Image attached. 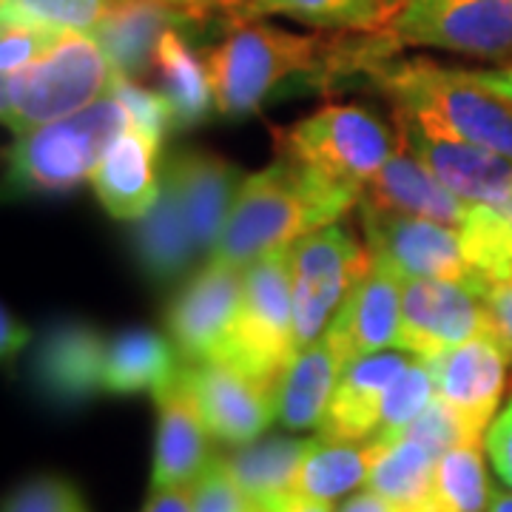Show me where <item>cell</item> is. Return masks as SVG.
Returning <instances> with one entry per match:
<instances>
[{
    "mask_svg": "<svg viewBox=\"0 0 512 512\" xmlns=\"http://www.w3.org/2000/svg\"><path fill=\"white\" fill-rule=\"evenodd\" d=\"M498 208H501V211H504V214H507V217H510V220H512V194H510V197H507V200L501 202Z\"/></svg>",
    "mask_w": 512,
    "mask_h": 512,
    "instance_id": "cell-50",
    "label": "cell"
},
{
    "mask_svg": "<svg viewBox=\"0 0 512 512\" xmlns=\"http://www.w3.org/2000/svg\"><path fill=\"white\" fill-rule=\"evenodd\" d=\"M114 0H3V23H35L60 32L94 35Z\"/></svg>",
    "mask_w": 512,
    "mask_h": 512,
    "instance_id": "cell-34",
    "label": "cell"
},
{
    "mask_svg": "<svg viewBox=\"0 0 512 512\" xmlns=\"http://www.w3.org/2000/svg\"><path fill=\"white\" fill-rule=\"evenodd\" d=\"M487 512H512V490H495L493 487Z\"/></svg>",
    "mask_w": 512,
    "mask_h": 512,
    "instance_id": "cell-49",
    "label": "cell"
},
{
    "mask_svg": "<svg viewBox=\"0 0 512 512\" xmlns=\"http://www.w3.org/2000/svg\"><path fill=\"white\" fill-rule=\"evenodd\" d=\"M106 348L109 342L89 325H57L37 350L35 379L40 390L57 404L86 402L106 390Z\"/></svg>",
    "mask_w": 512,
    "mask_h": 512,
    "instance_id": "cell-23",
    "label": "cell"
},
{
    "mask_svg": "<svg viewBox=\"0 0 512 512\" xmlns=\"http://www.w3.org/2000/svg\"><path fill=\"white\" fill-rule=\"evenodd\" d=\"M191 493L194 512H262L234 481L225 456L211 458L202 476L191 484Z\"/></svg>",
    "mask_w": 512,
    "mask_h": 512,
    "instance_id": "cell-38",
    "label": "cell"
},
{
    "mask_svg": "<svg viewBox=\"0 0 512 512\" xmlns=\"http://www.w3.org/2000/svg\"><path fill=\"white\" fill-rule=\"evenodd\" d=\"M339 512H399V510H396V507H390L382 495H376L367 490V493L353 495V498H350L348 504H345Z\"/></svg>",
    "mask_w": 512,
    "mask_h": 512,
    "instance_id": "cell-46",
    "label": "cell"
},
{
    "mask_svg": "<svg viewBox=\"0 0 512 512\" xmlns=\"http://www.w3.org/2000/svg\"><path fill=\"white\" fill-rule=\"evenodd\" d=\"M345 367L325 336L305 345L276 384V419L288 430H319Z\"/></svg>",
    "mask_w": 512,
    "mask_h": 512,
    "instance_id": "cell-24",
    "label": "cell"
},
{
    "mask_svg": "<svg viewBox=\"0 0 512 512\" xmlns=\"http://www.w3.org/2000/svg\"><path fill=\"white\" fill-rule=\"evenodd\" d=\"M373 265L399 279H444L484 285L464 259L458 228L379 208H359ZM490 288V285H487Z\"/></svg>",
    "mask_w": 512,
    "mask_h": 512,
    "instance_id": "cell-11",
    "label": "cell"
},
{
    "mask_svg": "<svg viewBox=\"0 0 512 512\" xmlns=\"http://www.w3.org/2000/svg\"><path fill=\"white\" fill-rule=\"evenodd\" d=\"M262 15H288L322 29H350V32H379L390 18L384 0H245L234 12L237 23Z\"/></svg>",
    "mask_w": 512,
    "mask_h": 512,
    "instance_id": "cell-31",
    "label": "cell"
},
{
    "mask_svg": "<svg viewBox=\"0 0 512 512\" xmlns=\"http://www.w3.org/2000/svg\"><path fill=\"white\" fill-rule=\"evenodd\" d=\"M393 49L430 46L473 57L512 55V0H404L379 32Z\"/></svg>",
    "mask_w": 512,
    "mask_h": 512,
    "instance_id": "cell-9",
    "label": "cell"
},
{
    "mask_svg": "<svg viewBox=\"0 0 512 512\" xmlns=\"http://www.w3.org/2000/svg\"><path fill=\"white\" fill-rule=\"evenodd\" d=\"M114 66L94 37L66 32L29 69L3 77V123L26 134L89 109L114 83Z\"/></svg>",
    "mask_w": 512,
    "mask_h": 512,
    "instance_id": "cell-4",
    "label": "cell"
},
{
    "mask_svg": "<svg viewBox=\"0 0 512 512\" xmlns=\"http://www.w3.org/2000/svg\"><path fill=\"white\" fill-rule=\"evenodd\" d=\"M154 74L160 80V94L168 100L174 126H197L214 109V92L208 69L188 49L180 29H168L154 52Z\"/></svg>",
    "mask_w": 512,
    "mask_h": 512,
    "instance_id": "cell-29",
    "label": "cell"
},
{
    "mask_svg": "<svg viewBox=\"0 0 512 512\" xmlns=\"http://www.w3.org/2000/svg\"><path fill=\"white\" fill-rule=\"evenodd\" d=\"M296 353L291 248H279L245 268L237 319L217 362H228L262 382L279 384Z\"/></svg>",
    "mask_w": 512,
    "mask_h": 512,
    "instance_id": "cell-7",
    "label": "cell"
},
{
    "mask_svg": "<svg viewBox=\"0 0 512 512\" xmlns=\"http://www.w3.org/2000/svg\"><path fill=\"white\" fill-rule=\"evenodd\" d=\"M402 279L384 268L365 276V282L350 293L345 308L325 330L333 350L350 365L379 350L402 348Z\"/></svg>",
    "mask_w": 512,
    "mask_h": 512,
    "instance_id": "cell-18",
    "label": "cell"
},
{
    "mask_svg": "<svg viewBox=\"0 0 512 512\" xmlns=\"http://www.w3.org/2000/svg\"><path fill=\"white\" fill-rule=\"evenodd\" d=\"M404 146L456 197L481 205H501L512 194V157L490 148L427 134L424 128L399 120Z\"/></svg>",
    "mask_w": 512,
    "mask_h": 512,
    "instance_id": "cell-16",
    "label": "cell"
},
{
    "mask_svg": "<svg viewBox=\"0 0 512 512\" xmlns=\"http://www.w3.org/2000/svg\"><path fill=\"white\" fill-rule=\"evenodd\" d=\"M399 436L421 441L424 447H430L439 458L444 456L447 450L458 447V444H484V441H476L467 433V427H464V421L456 416V410L444 402V399H439V396L433 399V404H430L410 427H404Z\"/></svg>",
    "mask_w": 512,
    "mask_h": 512,
    "instance_id": "cell-39",
    "label": "cell"
},
{
    "mask_svg": "<svg viewBox=\"0 0 512 512\" xmlns=\"http://www.w3.org/2000/svg\"><path fill=\"white\" fill-rule=\"evenodd\" d=\"M134 251L154 282L177 279L191 265L194 254H200L180 211V202L165 185L157 205L140 220V228L134 234Z\"/></svg>",
    "mask_w": 512,
    "mask_h": 512,
    "instance_id": "cell-30",
    "label": "cell"
},
{
    "mask_svg": "<svg viewBox=\"0 0 512 512\" xmlns=\"http://www.w3.org/2000/svg\"><path fill=\"white\" fill-rule=\"evenodd\" d=\"M362 72L396 103L399 120L512 157V103L481 86L476 72L387 57L367 60Z\"/></svg>",
    "mask_w": 512,
    "mask_h": 512,
    "instance_id": "cell-3",
    "label": "cell"
},
{
    "mask_svg": "<svg viewBox=\"0 0 512 512\" xmlns=\"http://www.w3.org/2000/svg\"><path fill=\"white\" fill-rule=\"evenodd\" d=\"M359 208H379V211H393L404 217H421V220L441 222L450 228H461L473 214L476 202L461 200L450 188H444L402 140V148L362 188Z\"/></svg>",
    "mask_w": 512,
    "mask_h": 512,
    "instance_id": "cell-20",
    "label": "cell"
},
{
    "mask_svg": "<svg viewBox=\"0 0 512 512\" xmlns=\"http://www.w3.org/2000/svg\"><path fill=\"white\" fill-rule=\"evenodd\" d=\"M63 35L66 32L52 29V26L3 23V35H0V69H3V77L29 69L46 52H52Z\"/></svg>",
    "mask_w": 512,
    "mask_h": 512,
    "instance_id": "cell-37",
    "label": "cell"
},
{
    "mask_svg": "<svg viewBox=\"0 0 512 512\" xmlns=\"http://www.w3.org/2000/svg\"><path fill=\"white\" fill-rule=\"evenodd\" d=\"M436 396H439V387H436V373H433L430 359L413 356L410 365L404 367L402 376L390 384L384 396L379 433L399 436L404 427H410L433 404Z\"/></svg>",
    "mask_w": 512,
    "mask_h": 512,
    "instance_id": "cell-35",
    "label": "cell"
},
{
    "mask_svg": "<svg viewBox=\"0 0 512 512\" xmlns=\"http://www.w3.org/2000/svg\"><path fill=\"white\" fill-rule=\"evenodd\" d=\"M202 18L205 15L171 0H114L109 18L92 37L106 52L114 72L134 80L154 69L157 43L168 29L197 26Z\"/></svg>",
    "mask_w": 512,
    "mask_h": 512,
    "instance_id": "cell-21",
    "label": "cell"
},
{
    "mask_svg": "<svg viewBox=\"0 0 512 512\" xmlns=\"http://www.w3.org/2000/svg\"><path fill=\"white\" fill-rule=\"evenodd\" d=\"M396 436L376 433L362 444L356 441L313 439L308 453L299 464L293 498H311V501H336L339 495L350 493L367 484L376 461L393 444Z\"/></svg>",
    "mask_w": 512,
    "mask_h": 512,
    "instance_id": "cell-25",
    "label": "cell"
},
{
    "mask_svg": "<svg viewBox=\"0 0 512 512\" xmlns=\"http://www.w3.org/2000/svg\"><path fill=\"white\" fill-rule=\"evenodd\" d=\"M3 512H86L83 501L66 478L37 476L20 484L6 498Z\"/></svg>",
    "mask_w": 512,
    "mask_h": 512,
    "instance_id": "cell-40",
    "label": "cell"
},
{
    "mask_svg": "<svg viewBox=\"0 0 512 512\" xmlns=\"http://www.w3.org/2000/svg\"><path fill=\"white\" fill-rule=\"evenodd\" d=\"M359 205V194L279 154L271 168L245 177L211 259L248 268L279 248H293Z\"/></svg>",
    "mask_w": 512,
    "mask_h": 512,
    "instance_id": "cell-1",
    "label": "cell"
},
{
    "mask_svg": "<svg viewBox=\"0 0 512 512\" xmlns=\"http://www.w3.org/2000/svg\"><path fill=\"white\" fill-rule=\"evenodd\" d=\"M458 237L467 265L484 285L512 282V220L498 205L476 202Z\"/></svg>",
    "mask_w": 512,
    "mask_h": 512,
    "instance_id": "cell-32",
    "label": "cell"
},
{
    "mask_svg": "<svg viewBox=\"0 0 512 512\" xmlns=\"http://www.w3.org/2000/svg\"><path fill=\"white\" fill-rule=\"evenodd\" d=\"M399 148L402 134L396 140V134L362 106L330 103L279 134V154L356 194H362Z\"/></svg>",
    "mask_w": 512,
    "mask_h": 512,
    "instance_id": "cell-6",
    "label": "cell"
},
{
    "mask_svg": "<svg viewBox=\"0 0 512 512\" xmlns=\"http://www.w3.org/2000/svg\"><path fill=\"white\" fill-rule=\"evenodd\" d=\"M211 439L228 447L256 441L276 419V384L262 382L228 362L183 365Z\"/></svg>",
    "mask_w": 512,
    "mask_h": 512,
    "instance_id": "cell-13",
    "label": "cell"
},
{
    "mask_svg": "<svg viewBox=\"0 0 512 512\" xmlns=\"http://www.w3.org/2000/svg\"><path fill=\"white\" fill-rule=\"evenodd\" d=\"M177 348L154 330H123L106 348V379L109 393H160L177 379Z\"/></svg>",
    "mask_w": 512,
    "mask_h": 512,
    "instance_id": "cell-27",
    "label": "cell"
},
{
    "mask_svg": "<svg viewBox=\"0 0 512 512\" xmlns=\"http://www.w3.org/2000/svg\"><path fill=\"white\" fill-rule=\"evenodd\" d=\"M476 77L481 86H487L490 92L512 103V66L498 69V72H476Z\"/></svg>",
    "mask_w": 512,
    "mask_h": 512,
    "instance_id": "cell-45",
    "label": "cell"
},
{
    "mask_svg": "<svg viewBox=\"0 0 512 512\" xmlns=\"http://www.w3.org/2000/svg\"><path fill=\"white\" fill-rule=\"evenodd\" d=\"M285 512H333L325 501H311V498H293Z\"/></svg>",
    "mask_w": 512,
    "mask_h": 512,
    "instance_id": "cell-48",
    "label": "cell"
},
{
    "mask_svg": "<svg viewBox=\"0 0 512 512\" xmlns=\"http://www.w3.org/2000/svg\"><path fill=\"white\" fill-rule=\"evenodd\" d=\"M242 3H245V0H228V12L234 15V12H237V9H239V6H242Z\"/></svg>",
    "mask_w": 512,
    "mask_h": 512,
    "instance_id": "cell-51",
    "label": "cell"
},
{
    "mask_svg": "<svg viewBox=\"0 0 512 512\" xmlns=\"http://www.w3.org/2000/svg\"><path fill=\"white\" fill-rule=\"evenodd\" d=\"M439 456L421 441L396 436L376 461L367 490L382 495L399 512H430Z\"/></svg>",
    "mask_w": 512,
    "mask_h": 512,
    "instance_id": "cell-28",
    "label": "cell"
},
{
    "mask_svg": "<svg viewBox=\"0 0 512 512\" xmlns=\"http://www.w3.org/2000/svg\"><path fill=\"white\" fill-rule=\"evenodd\" d=\"M384 3H387V6H390V15H393V12H396V9H399V6H402L404 0H384Z\"/></svg>",
    "mask_w": 512,
    "mask_h": 512,
    "instance_id": "cell-52",
    "label": "cell"
},
{
    "mask_svg": "<svg viewBox=\"0 0 512 512\" xmlns=\"http://www.w3.org/2000/svg\"><path fill=\"white\" fill-rule=\"evenodd\" d=\"M32 342V330L26 325H20L18 316L9 311H3V356H15L23 345Z\"/></svg>",
    "mask_w": 512,
    "mask_h": 512,
    "instance_id": "cell-44",
    "label": "cell"
},
{
    "mask_svg": "<svg viewBox=\"0 0 512 512\" xmlns=\"http://www.w3.org/2000/svg\"><path fill=\"white\" fill-rule=\"evenodd\" d=\"M487 285L402 279V350L436 359L481 336H495Z\"/></svg>",
    "mask_w": 512,
    "mask_h": 512,
    "instance_id": "cell-10",
    "label": "cell"
},
{
    "mask_svg": "<svg viewBox=\"0 0 512 512\" xmlns=\"http://www.w3.org/2000/svg\"><path fill=\"white\" fill-rule=\"evenodd\" d=\"M128 126L126 109L109 94L66 120L26 131L12 148V180L35 194L72 191L92 180L100 157Z\"/></svg>",
    "mask_w": 512,
    "mask_h": 512,
    "instance_id": "cell-5",
    "label": "cell"
},
{
    "mask_svg": "<svg viewBox=\"0 0 512 512\" xmlns=\"http://www.w3.org/2000/svg\"><path fill=\"white\" fill-rule=\"evenodd\" d=\"M376 55V37L362 43L330 40L325 35H293L276 26L239 23L205 57L214 106L225 117L254 114L291 77L325 80L345 69H362Z\"/></svg>",
    "mask_w": 512,
    "mask_h": 512,
    "instance_id": "cell-2",
    "label": "cell"
},
{
    "mask_svg": "<svg viewBox=\"0 0 512 512\" xmlns=\"http://www.w3.org/2000/svg\"><path fill=\"white\" fill-rule=\"evenodd\" d=\"M157 151L160 143L128 126L100 157L92 185L100 205L114 220H143L157 205L163 188L157 180Z\"/></svg>",
    "mask_w": 512,
    "mask_h": 512,
    "instance_id": "cell-22",
    "label": "cell"
},
{
    "mask_svg": "<svg viewBox=\"0 0 512 512\" xmlns=\"http://www.w3.org/2000/svg\"><path fill=\"white\" fill-rule=\"evenodd\" d=\"M487 293H490V308H493L495 336L512 353V282H507V285H490Z\"/></svg>",
    "mask_w": 512,
    "mask_h": 512,
    "instance_id": "cell-42",
    "label": "cell"
},
{
    "mask_svg": "<svg viewBox=\"0 0 512 512\" xmlns=\"http://www.w3.org/2000/svg\"><path fill=\"white\" fill-rule=\"evenodd\" d=\"M311 441L268 439L237 447L225 464L242 493L262 512H285L293 501L296 473Z\"/></svg>",
    "mask_w": 512,
    "mask_h": 512,
    "instance_id": "cell-26",
    "label": "cell"
},
{
    "mask_svg": "<svg viewBox=\"0 0 512 512\" xmlns=\"http://www.w3.org/2000/svg\"><path fill=\"white\" fill-rule=\"evenodd\" d=\"M490 495L481 444H458L439 458L430 512H487Z\"/></svg>",
    "mask_w": 512,
    "mask_h": 512,
    "instance_id": "cell-33",
    "label": "cell"
},
{
    "mask_svg": "<svg viewBox=\"0 0 512 512\" xmlns=\"http://www.w3.org/2000/svg\"><path fill=\"white\" fill-rule=\"evenodd\" d=\"M430 365L436 373L439 399L456 410L473 439H487L512 365L507 345L498 336H481L430 359Z\"/></svg>",
    "mask_w": 512,
    "mask_h": 512,
    "instance_id": "cell-14",
    "label": "cell"
},
{
    "mask_svg": "<svg viewBox=\"0 0 512 512\" xmlns=\"http://www.w3.org/2000/svg\"><path fill=\"white\" fill-rule=\"evenodd\" d=\"M413 356L416 353L399 348L353 359L336 384L325 421L319 427L322 439L362 441L379 433L384 396L390 384L402 376L404 367L410 365Z\"/></svg>",
    "mask_w": 512,
    "mask_h": 512,
    "instance_id": "cell-19",
    "label": "cell"
},
{
    "mask_svg": "<svg viewBox=\"0 0 512 512\" xmlns=\"http://www.w3.org/2000/svg\"><path fill=\"white\" fill-rule=\"evenodd\" d=\"M157 399V439H154V473L151 487H191L202 470L211 464L208 447V427L200 413V404L194 399L191 387L185 382L183 367L177 379L165 384Z\"/></svg>",
    "mask_w": 512,
    "mask_h": 512,
    "instance_id": "cell-17",
    "label": "cell"
},
{
    "mask_svg": "<svg viewBox=\"0 0 512 512\" xmlns=\"http://www.w3.org/2000/svg\"><path fill=\"white\" fill-rule=\"evenodd\" d=\"M484 447L490 453V461H493L498 478L512 490V399L504 407V413L490 424Z\"/></svg>",
    "mask_w": 512,
    "mask_h": 512,
    "instance_id": "cell-41",
    "label": "cell"
},
{
    "mask_svg": "<svg viewBox=\"0 0 512 512\" xmlns=\"http://www.w3.org/2000/svg\"><path fill=\"white\" fill-rule=\"evenodd\" d=\"M171 3H180L185 9H194L200 15H208V12H228V0H171Z\"/></svg>",
    "mask_w": 512,
    "mask_h": 512,
    "instance_id": "cell-47",
    "label": "cell"
},
{
    "mask_svg": "<svg viewBox=\"0 0 512 512\" xmlns=\"http://www.w3.org/2000/svg\"><path fill=\"white\" fill-rule=\"evenodd\" d=\"M143 512H194V493H191V487L154 490Z\"/></svg>",
    "mask_w": 512,
    "mask_h": 512,
    "instance_id": "cell-43",
    "label": "cell"
},
{
    "mask_svg": "<svg viewBox=\"0 0 512 512\" xmlns=\"http://www.w3.org/2000/svg\"><path fill=\"white\" fill-rule=\"evenodd\" d=\"M109 94L126 109L131 126L140 128L143 134H148L151 140H157L163 146L165 134L174 128V114H171V106H168L163 94L148 92L143 86H137L131 77H123V74L114 77Z\"/></svg>",
    "mask_w": 512,
    "mask_h": 512,
    "instance_id": "cell-36",
    "label": "cell"
},
{
    "mask_svg": "<svg viewBox=\"0 0 512 512\" xmlns=\"http://www.w3.org/2000/svg\"><path fill=\"white\" fill-rule=\"evenodd\" d=\"M245 288V268L208 262L168 311V333L185 365L217 362L228 345Z\"/></svg>",
    "mask_w": 512,
    "mask_h": 512,
    "instance_id": "cell-12",
    "label": "cell"
},
{
    "mask_svg": "<svg viewBox=\"0 0 512 512\" xmlns=\"http://www.w3.org/2000/svg\"><path fill=\"white\" fill-rule=\"evenodd\" d=\"M163 185L177 197L180 211L200 251H214L237 202L242 174L225 157L205 148H185L168 157Z\"/></svg>",
    "mask_w": 512,
    "mask_h": 512,
    "instance_id": "cell-15",
    "label": "cell"
},
{
    "mask_svg": "<svg viewBox=\"0 0 512 512\" xmlns=\"http://www.w3.org/2000/svg\"><path fill=\"white\" fill-rule=\"evenodd\" d=\"M373 271V256L345 228H319L291 248L293 328L299 350L325 336L328 322Z\"/></svg>",
    "mask_w": 512,
    "mask_h": 512,
    "instance_id": "cell-8",
    "label": "cell"
}]
</instances>
